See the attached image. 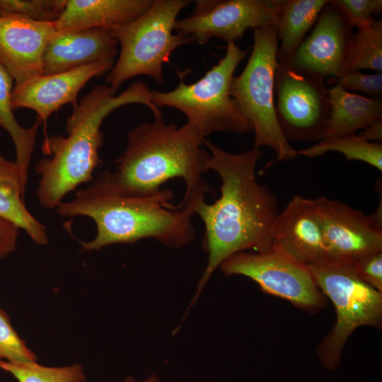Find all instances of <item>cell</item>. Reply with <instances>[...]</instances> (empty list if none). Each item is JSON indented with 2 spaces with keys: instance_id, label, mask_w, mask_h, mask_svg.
<instances>
[{
  "instance_id": "obj_13",
  "label": "cell",
  "mask_w": 382,
  "mask_h": 382,
  "mask_svg": "<svg viewBox=\"0 0 382 382\" xmlns=\"http://www.w3.org/2000/svg\"><path fill=\"white\" fill-rule=\"evenodd\" d=\"M353 28L330 2L311 32L281 64L325 80L342 75ZM280 64V63H279Z\"/></svg>"
},
{
  "instance_id": "obj_14",
  "label": "cell",
  "mask_w": 382,
  "mask_h": 382,
  "mask_svg": "<svg viewBox=\"0 0 382 382\" xmlns=\"http://www.w3.org/2000/svg\"><path fill=\"white\" fill-rule=\"evenodd\" d=\"M272 248L307 267L330 259L314 199L296 195L279 212L272 230Z\"/></svg>"
},
{
  "instance_id": "obj_15",
  "label": "cell",
  "mask_w": 382,
  "mask_h": 382,
  "mask_svg": "<svg viewBox=\"0 0 382 382\" xmlns=\"http://www.w3.org/2000/svg\"><path fill=\"white\" fill-rule=\"evenodd\" d=\"M115 64V60L99 61L66 71L41 75L24 83L14 86L11 96L13 110L29 108L46 122L52 113L70 103L75 107L79 103L80 91L93 78L107 74Z\"/></svg>"
},
{
  "instance_id": "obj_24",
  "label": "cell",
  "mask_w": 382,
  "mask_h": 382,
  "mask_svg": "<svg viewBox=\"0 0 382 382\" xmlns=\"http://www.w3.org/2000/svg\"><path fill=\"white\" fill-rule=\"evenodd\" d=\"M297 151L298 155L310 158L337 151L342 154L347 160L365 162L382 170V143L367 141L357 134L323 139Z\"/></svg>"
},
{
  "instance_id": "obj_20",
  "label": "cell",
  "mask_w": 382,
  "mask_h": 382,
  "mask_svg": "<svg viewBox=\"0 0 382 382\" xmlns=\"http://www.w3.org/2000/svg\"><path fill=\"white\" fill-rule=\"evenodd\" d=\"M328 0H282L273 24L277 30L278 63L286 62L316 24Z\"/></svg>"
},
{
  "instance_id": "obj_6",
  "label": "cell",
  "mask_w": 382,
  "mask_h": 382,
  "mask_svg": "<svg viewBox=\"0 0 382 382\" xmlns=\"http://www.w3.org/2000/svg\"><path fill=\"white\" fill-rule=\"evenodd\" d=\"M191 2L154 0L137 19L110 30L120 45L117 61L105 77L113 95L125 82L138 75L149 76L158 84L164 83L163 64L169 62L178 47L194 42L190 37L173 33L177 16Z\"/></svg>"
},
{
  "instance_id": "obj_31",
  "label": "cell",
  "mask_w": 382,
  "mask_h": 382,
  "mask_svg": "<svg viewBox=\"0 0 382 382\" xmlns=\"http://www.w3.org/2000/svg\"><path fill=\"white\" fill-rule=\"evenodd\" d=\"M18 230L15 224L0 216V260L16 250Z\"/></svg>"
},
{
  "instance_id": "obj_28",
  "label": "cell",
  "mask_w": 382,
  "mask_h": 382,
  "mask_svg": "<svg viewBox=\"0 0 382 382\" xmlns=\"http://www.w3.org/2000/svg\"><path fill=\"white\" fill-rule=\"evenodd\" d=\"M330 4L357 30L369 25L382 12L381 0H332Z\"/></svg>"
},
{
  "instance_id": "obj_4",
  "label": "cell",
  "mask_w": 382,
  "mask_h": 382,
  "mask_svg": "<svg viewBox=\"0 0 382 382\" xmlns=\"http://www.w3.org/2000/svg\"><path fill=\"white\" fill-rule=\"evenodd\" d=\"M134 103L149 108L154 118L163 116L142 81L131 83L117 96L107 85H98L73 108L65 125L67 136L45 138L42 151L51 158L40 160L35 168L40 177L37 198L43 208H56L67 193L93 180L94 170L103 163L99 149L104 143L103 120L117 108Z\"/></svg>"
},
{
  "instance_id": "obj_22",
  "label": "cell",
  "mask_w": 382,
  "mask_h": 382,
  "mask_svg": "<svg viewBox=\"0 0 382 382\" xmlns=\"http://www.w3.org/2000/svg\"><path fill=\"white\" fill-rule=\"evenodd\" d=\"M12 86L13 78L0 62V127L8 132L13 141L16 153L15 163L20 172L22 186L25 190L37 131L42 120L37 117L33 125L28 128L18 124L11 105Z\"/></svg>"
},
{
  "instance_id": "obj_9",
  "label": "cell",
  "mask_w": 382,
  "mask_h": 382,
  "mask_svg": "<svg viewBox=\"0 0 382 382\" xmlns=\"http://www.w3.org/2000/svg\"><path fill=\"white\" fill-rule=\"evenodd\" d=\"M219 268L226 275H242L265 293L285 299L311 313L325 308L326 297L309 269L275 251H242L226 259Z\"/></svg>"
},
{
  "instance_id": "obj_26",
  "label": "cell",
  "mask_w": 382,
  "mask_h": 382,
  "mask_svg": "<svg viewBox=\"0 0 382 382\" xmlns=\"http://www.w3.org/2000/svg\"><path fill=\"white\" fill-rule=\"evenodd\" d=\"M66 0H0V16H16L34 21L54 22Z\"/></svg>"
},
{
  "instance_id": "obj_27",
  "label": "cell",
  "mask_w": 382,
  "mask_h": 382,
  "mask_svg": "<svg viewBox=\"0 0 382 382\" xmlns=\"http://www.w3.org/2000/svg\"><path fill=\"white\" fill-rule=\"evenodd\" d=\"M36 359L13 328L9 316L0 308V361L28 362L36 361Z\"/></svg>"
},
{
  "instance_id": "obj_3",
  "label": "cell",
  "mask_w": 382,
  "mask_h": 382,
  "mask_svg": "<svg viewBox=\"0 0 382 382\" xmlns=\"http://www.w3.org/2000/svg\"><path fill=\"white\" fill-rule=\"evenodd\" d=\"M204 139L187 123L167 124L163 117L144 122L128 132L116 170H105L107 178L120 193L139 197L154 195L166 181L181 178L186 190L180 203L193 207L210 192L204 180L209 170Z\"/></svg>"
},
{
  "instance_id": "obj_5",
  "label": "cell",
  "mask_w": 382,
  "mask_h": 382,
  "mask_svg": "<svg viewBox=\"0 0 382 382\" xmlns=\"http://www.w3.org/2000/svg\"><path fill=\"white\" fill-rule=\"evenodd\" d=\"M248 50L235 42L227 43L226 54L199 80L191 84L180 73L178 86L172 91H151V100L158 108H176L187 118V124L203 138L215 132L245 134L252 129L231 95L234 73Z\"/></svg>"
},
{
  "instance_id": "obj_33",
  "label": "cell",
  "mask_w": 382,
  "mask_h": 382,
  "mask_svg": "<svg viewBox=\"0 0 382 382\" xmlns=\"http://www.w3.org/2000/svg\"><path fill=\"white\" fill-rule=\"evenodd\" d=\"M122 382H162V381H161V379L157 375L151 374L147 378L140 380V381H137L132 376H128Z\"/></svg>"
},
{
  "instance_id": "obj_10",
  "label": "cell",
  "mask_w": 382,
  "mask_h": 382,
  "mask_svg": "<svg viewBox=\"0 0 382 382\" xmlns=\"http://www.w3.org/2000/svg\"><path fill=\"white\" fill-rule=\"evenodd\" d=\"M274 93L276 116L286 139L320 140L330 116L329 92L324 79L278 63Z\"/></svg>"
},
{
  "instance_id": "obj_25",
  "label": "cell",
  "mask_w": 382,
  "mask_h": 382,
  "mask_svg": "<svg viewBox=\"0 0 382 382\" xmlns=\"http://www.w3.org/2000/svg\"><path fill=\"white\" fill-rule=\"evenodd\" d=\"M0 369L13 375L18 382H85L80 364L62 367L42 366L36 361H0Z\"/></svg>"
},
{
  "instance_id": "obj_21",
  "label": "cell",
  "mask_w": 382,
  "mask_h": 382,
  "mask_svg": "<svg viewBox=\"0 0 382 382\" xmlns=\"http://www.w3.org/2000/svg\"><path fill=\"white\" fill-rule=\"evenodd\" d=\"M25 192L18 166L0 154V216L25 231L35 243L46 245V228L26 208Z\"/></svg>"
},
{
  "instance_id": "obj_16",
  "label": "cell",
  "mask_w": 382,
  "mask_h": 382,
  "mask_svg": "<svg viewBox=\"0 0 382 382\" xmlns=\"http://www.w3.org/2000/svg\"><path fill=\"white\" fill-rule=\"evenodd\" d=\"M54 22L0 16V62L14 80V86L42 75L47 46L58 31Z\"/></svg>"
},
{
  "instance_id": "obj_32",
  "label": "cell",
  "mask_w": 382,
  "mask_h": 382,
  "mask_svg": "<svg viewBox=\"0 0 382 382\" xmlns=\"http://www.w3.org/2000/svg\"><path fill=\"white\" fill-rule=\"evenodd\" d=\"M360 137L369 142H381L382 140V119L378 120L363 129L358 134Z\"/></svg>"
},
{
  "instance_id": "obj_11",
  "label": "cell",
  "mask_w": 382,
  "mask_h": 382,
  "mask_svg": "<svg viewBox=\"0 0 382 382\" xmlns=\"http://www.w3.org/2000/svg\"><path fill=\"white\" fill-rule=\"evenodd\" d=\"M192 13L176 20L173 30L199 45L213 37L227 43L240 39L248 28L273 23L282 0H197Z\"/></svg>"
},
{
  "instance_id": "obj_30",
  "label": "cell",
  "mask_w": 382,
  "mask_h": 382,
  "mask_svg": "<svg viewBox=\"0 0 382 382\" xmlns=\"http://www.w3.org/2000/svg\"><path fill=\"white\" fill-rule=\"evenodd\" d=\"M351 263L364 282L382 291V251L364 255Z\"/></svg>"
},
{
  "instance_id": "obj_2",
  "label": "cell",
  "mask_w": 382,
  "mask_h": 382,
  "mask_svg": "<svg viewBox=\"0 0 382 382\" xmlns=\"http://www.w3.org/2000/svg\"><path fill=\"white\" fill-rule=\"evenodd\" d=\"M60 202L57 208L63 216H86L96 223L97 233L89 241H80L84 250H98L117 243H135L154 238L161 244L182 248L195 238L192 209L180 202L173 204V192L161 189L149 196L120 193L108 180L105 170L93 184Z\"/></svg>"
},
{
  "instance_id": "obj_29",
  "label": "cell",
  "mask_w": 382,
  "mask_h": 382,
  "mask_svg": "<svg viewBox=\"0 0 382 382\" xmlns=\"http://www.w3.org/2000/svg\"><path fill=\"white\" fill-rule=\"evenodd\" d=\"M335 85L347 91L367 95L369 98H382V73L363 74L353 71L332 78Z\"/></svg>"
},
{
  "instance_id": "obj_8",
  "label": "cell",
  "mask_w": 382,
  "mask_h": 382,
  "mask_svg": "<svg viewBox=\"0 0 382 382\" xmlns=\"http://www.w3.org/2000/svg\"><path fill=\"white\" fill-rule=\"evenodd\" d=\"M308 268L335 309V323L316 350L323 366L334 371L340 366L342 349L356 329L381 328L382 291L364 282L351 262L328 259Z\"/></svg>"
},
{
  "instance_id": "obj_17",
  "label": "cell",
  "mask_w": 382,
  "mask_h": 382,
  "mask_svg": "<svg viewBox=\"0 0 382 382\" xmlns=\"http://www.w3.org/2000/svg\"><path fill=\"white\" fill-rule=\"evenodd\" d=\"M117 45L116 37L108 29L57 31L47 46L42 75L66 71L96 62L115 60Z\"/></svg>"
},
{
  "instance_id": "obj_1",
  "label": "cell",
  "mask_w": 382,
  "mask_h": 382,
  "mask_svg": "<svg viewBox=\"0 0 382 382\" xmlns=\"http://www.w3.org/2000/svg\"><path fill=\"white\" fill-rule=\"evenodd\" d=\"M209 151V170L220 178V197L193 207L204 226L202 246L207 263L186 313L197 301L212 274L229 256L242 251L272 250V230L279 210L276 195L259 183L256 166L263 155L253 146L240 154L229 153L204 139Z\"/></svg>"
},
{
  "instance_id": "obj_19",
  "label": "cell",
  "mask_w": 382,
  "mask_h": 382,
  "mask_svg": "<svg viewBox=\"0 0 382 382\" xmlns=\"http://www.w3.org/2000/svg\"><path fill=\"white\" fill-rule=\"evenodd\" d=\"M328 92L330 116L321 139L356 134L382 119V98L353 93L337 85Z\"/></svg>"
},
{
  "instance_id": "obj_12",
  "label": "cell",
  "mask_w": 382,
  "mask_h": 382,
  "mask_svg": "<svg viewBox=\"0 0 382 382\" xmlns=\"http://www.w3.org/2000/svg\"><path fill=\"white\" fill-rule=\"evenodd\" d=\"M324 231L330 259L352 262L382 251V216L366 215L337 199H314Z\"/></svg>"
},
{
  "instance_id": "obj_18",
  "label": "cell",
  "mask_w": 382,
  "mask_h": 382,
  "mask_svg": "<svg viewBox=\"0 0 382 382\" xmlns=\"http://www.w3.org/2000/svg\"><path fill=\"white\" fill-rule=\"evenodd\" d=\"M154 0H66L64 11L54 22L60 32L94 28L111 30L143 14Z\"/></svg>"
},
{
  "instance_id": "obj_7",
  "label": "cell",
  "mask_w": 382,
  "mask_h": 382,
  "mask_svg": "<svg viewBox=\"0 0 382 382\" xmlns=\"http://www.w3.org/2000/svg\"><path fill=\"white\" fill-rule=\"evenodd\" d=\"M253 45L243 70L233 76L231 95L255 134L253 146L271 148L280 161L298 156L279 127L274 106L279 40L273 23L253 30Z\"/></svg>"
},
{
  "instance_id": "obj_23",
  "label": "cell",
  "mask_w": 382,
  "mask_h": 382,
  "mask_svg": "<svg viewBox=\"0 0 382 382\" xmlns=\"http://www.w3.org/2000/svg\"><path fill=\"white\" fill-rule=\"evenodd\" d=\"M370 69L382 71V21L353 33L349 42L342 73Z\"/></svg>"
}]
</instances>
